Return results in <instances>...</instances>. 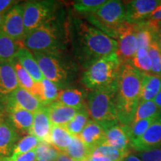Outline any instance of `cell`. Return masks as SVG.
<instances>
[{
  "mask_svg": "<svg viewBox=\"0 0 161 161\" xmlns=\"http://www.w3.org/2000/svg\"><path fill=\"white\" fill-rule=\"evenodd\" d=\"M73 42L75 55L86 69L96 60L116 52L118 49L116 40L80 20L75 22Z\"/></svg>",
  "mask_w": 161,
  "mask_h": 161,
  "instance_id": "obj_1",
  "label": "cell"
},
{
  "mask_svg": "<svg viewBox=\"0 0 161 161\" xmlns=\"http://www.w3.org/2000/svg\"><path fill=\"white\" fill-rule=\"evenodd\" d=\"M142 72L130 63L122 64L117 78L116 109L118 122L122 125L132 123L140 96Z\"/></svg>",
  "mask_w": 161,
  "mask_h": 161,
  "instance_id": "obj_2",
  "label": "cell"
},
{
  "mask_svg": "<svg viewBox=\"0 0 161 161\" xmlns=\"http://www.w3.org/2000/svg\"><path fill=\"white\" fill-rule=\"evenodd\" d=\"M116 90L117 80L104 87L91 90L86 96L90 117L103 128L119 122L116 109Z\"/></svg>",
  "mask_w": 161,
  "mask_h": 161,
  "instance_id": "obj_3",
  "label": "cell"
},
{
  "mask_svg": "<svg viewBox=\"0 0 161 161\" xmlns=\"http://www.w3.org/2000/svg\"><path fill=\"white\" fill-rule=\"evenodd\" d=\"M122 63L117 53L105 56L96 60L85 70L82 83L91 90L104 87L117 80Z\"/></svg>",
  "mask_w": 161,
  "mask_h": 161,
  "instance_id": "obj_4",
  "label": "cell"
},
{
  "mask_svg": "<svg viewBox=\"0 0 161 161\" xmlns=\"http://www.w3.org/2000/svg\"><path fill=\"white\" fill-rule=\"evenodd\" d=\"M87 20L115 40L116 29L126 22L125 5L119 0H108L97 11L89 14Z\"/></svg>",
  "mask_w": 161,
  "mask_h": 161,
  "instance_id": "obj_5",
  "label": "cell"
},
{
  "mask_svg": "<svg viewBox=\"0 0 161 161\" xmlns=\"http://www.w3.org/2000/svg\"><path fill=\"white\" fill-rule=\"evenodd\" d=\"M23 46L30 52H45L57 55L60 47L59 33L50 22L26 34Z\"/></svg>",
  "mask_w": 161,
  "mask_h": 161,
  "instance_id": "obj_6",
  "label": "cell"
},
{
  "mask_svg": "<svg viewBox=\"0 0 161 161\" xmlns=\"http://www.w3.org/2000/svg\"><path fill=\"white\" fill-rule=\"evenodd\" d=\"M55 3L52 1H29L23 5L25 35L51 19Z\"/></svg>",
  "mask_w": 161,
  "mask_h": 161,
  "instance_id": "obj_7",
  "label": "cell"
},
{
  "mask_svg": "<svg viewBox=\"0 0 161 161\" xmlns=\"http://www.w3.org/2000/svg\"><path fill=\"white\" fill-rule=\"evenodd\" d=\"M44 78L57 85L65 84L68 79V72L58 60L57 55L45 52H33Z\"/></svg>",
  "mask_w": 161,
  "mask_h": 161,
  "instance_id": "obj_8",
  "label": "cell"
},
{
  "mask_svg": "<svg viewBox=\"0 0 161 161\" xmlns=\"http://www.w3.org/2000/svg\"><path fill=\"white\" fill-rule=\"evenodd\" d=\"M116 34L118 43L116 53L121 63H130L138 49L134 25L125 22L116 29Z\"/></svg>",
  "mask_w": 161,
  "mask_h": 161,
  "instance_id": "obj_9",
  "label": "cell"
},
{
  "mask_svg": "<svg viewBox=\"0 0 161 161\" xmlns=\"http://www.w3.org/2000/svg\"><path fill=\"white\" fill-rule=\"evenodd\" d=\"M0 29L11 39L23 44L25 36L23 5H16L5 14Z\"/></svg>",
  "mask_w": 161,
  "mask_h": 161,
  "instance_id": "obj_10",
  "label": "cell"
},
{
  "mask_svg": "<svg viewBox=\"0 0 161 161\" xmlns=\"http://www.w3.org/2000/svg\"><path fill=\"white\" fill-rule=\"evenodd\" d=\"M161 3L160 0H134L129 1L125 5L126 22L138 24L146 22Z\"/></svg>",
  "mask_w": 161,
  "mask_h": 161,
  "instance_id": "obj_11",
  "label": "cell"
},
{
  "mask_svg": "<svg viewBox=\"0 0 161 161\" xmlns=\"http://www.w3.org/2000/svg\"><path fill=\"white\" fill-rule=\"evenodd\" d=\"M130 146L137 152L161 146V118L153 122L140 137L130 142Z\"/></svg>",
  "mask_w": 161,
  "mask_h": 161,
  "instance_id": "obj_12",
  "label": "cell"
},
{
  "mask_svg": "<svg viewBox=\"0 0 161 161\" xmlns=\"http://www.w3.org/2000/svg\"><path fill=\"white\" fill-rule=\"evenodd\" d=\"M7 107H15L35 114L45 106L35 96L19 86L7 96Z\"/></svg>",
  "mask_w": 161,
  "mask_h": 161,
  "instance_id": "obj_13",
  "label": "cell"
},
{
  "mask_svg": "<svg viewBox=\"0 0 161 161\" xmlns=\"http://www.w3.org/2000/svg\"><path fill=\"white\" fill-rule=\"evenodd\" d=\"M105 132V142L116 149L125 154L128 153L130 140L128 136V126L122 125L119 122L115 123L104 128Z\"/></svg>",
  "mask_w": 161,
  "mask_h": 161,
  "instance_id": "obj_14",
  "label": "cell"
},
{
  "mask_svg": "<svg viewBox=\"0 0 161 161\" xmlns=\"http://www.w3.org/2000/svg\"><path fill=\"white\" fill-rule=\"evenodd\" d=\"M52 125L50 122L46 106L34 114L33 123L29 134L37 137L40 142L50 144V134Z\"/></svg>",
  "mask_w": 161,
  "mask_h": 161,
  "instance_id": "obj_15",
  "label": "cell"
},
{
  "mask_svg": "<svg viewBox=\"0 0 161 161\" xmlns=\"http://www.w3.org/2000/svg\"><path fill=\"white\" fill-rule=\"evenodd\" d=\"M19 136L8 119H3L0 125V158L12 155Z\"/></svg>",
  "mask_w": 161,
  "mask_h": 161,
  "instance_id": "obj_16",
  "label": "cell"
},
{
  "mask_svg": "<svg viewBox=\"0 0 161 161\" xmlns=\"http://www.w3.org/2000/svg\"><path fill=\"white\" fill-rule=\"evenodd\" d=\"M78 136L91 152L105 142V132L103 127L92 119L88 121Z\"/></svg>",
  "mask_w": 161,
  "mask_h": 161,
  "instance_id": "obj_17",
  "label": "cell"
},
{
  "mask_svg": "<svg viewBox=\"0 0 161 161\" xmlns=\"http://www.w3.org/2000/svg\"><path fill=\"white\" fill-rule=\"evenodd\" d=\"M11 61L14 67L19 87L23 88L26 91L30 92L43 104V95H42L40 83H37L32 78L31 76L21 66V64H19L17 58H14Z\"/></svg>",
  "mask_w": 161,
  "mask_h": 161,
  "instance_id": "obj_18",
  "label": "cell"
},
{
  "mask_svg": "<svg viewBox=\"0 0 161 161\" xmlns=\"http://www.w3.org/2000/svg\"><path fill=\"white\" fill-rule=\"evenodd\" d=\"M11 60L0 63V95L8 96L19 87Z\"/></svg>",
  "mask_w": 161,
  "mask_h": 161,
  "instance_id": "obj_19",
  "label": "cell"
},
{
  "mask_svg": "<svg viewBox=\"0 0 161 161\" xmlns=\"http://www.w3.org/2000/svg\"><path fill=\"white\" fill-rule=\"evenodd\" d=\"M52 125L65 127L78 111V109L65 106L55 102L46 106Z\"/></svg>",
  "mask_w": 161,
  "mask_h": 161,
  "instance_id": "obj_20",
  "label": "cell"
},
{
  "mask_svg": "<svg viewBox=\"0 0 161 161\" xmlns=\"http://www.w3.org/2000/svg\"><path fill=\"white\" fill-rule=\"evenodd\" d=\"M8 120L17 131L29 134L34 119V114L15 107L8 108Z\"/></svg>",
  "mask_w": 161,
  "mask_h": 161,
  "instance_id": "obj_21",
  "label": "cell"
},
{
  "mask_svg": "<svg viewBox=\"0 0 161 161\" xmlns=\"http://www.w3.org/2000/svg\"><path fill=\"white\" fill-rule=\"evenodd\" d=\"M15 58L36 82H41V80L43 79V74L40 71L39 65L31 52L23 46L18 51Z\"/></svg>",
  "mask_w": 161,
  "mask_h": 161,
  "instance_id": "obj_22",
  "label": "cell"
},
{
  "mask_svg": "<svg viewBox=\"0 0 161 161\" xmlns=\"http://www.w3.org/2000/svg\"><path fill=\"white\" fill-rule=\"evenodd\" d=\"M161 90V78L152 74L142 73L139 103L154 101Z\"/></svg>",
  "mask_w": 161,
  "mask_h": 161,
  "instance_id": "obj_23",
  "label": "cell"
},
{
  "mask_svg": "<svg viewBox=\"0 0 161 161\" xmlns=\"http://www.w3.org/2000/svg\"><path fill=\"white\" fill-rule=\"evenodd\" d=\"M85 92L79 89L69 88L61 90L57 100L64 105L79 110L84 107Z\"/></svg>",
  "mask_w": 161,
  "mask_h": 161,
  "instance_id": "obj_24",
  "label": "cell"
},
{
  "mask_svg": "<svg viewBox=\"0 0 161 161\" xmlns=\"http://www.w3.org/2000/svg\"><path fill=\"white\" fill-rule=\"evenodd\" d=\"M23 46L21 43L11 39L0 29V63L13 60Z\"/></svg>",
  "mask_w": 161,
  "mask_h": 161,
  "instance_id": "obj_25",
  "label": "cell"
},
{
  "mask_svg": "<svg viewBox=\"0 0 161 161\" xmlns=\"http://www.w3.org/2000/svg\"><path fill=\"white\" fill-rule=\"evenodd\" d=\"M72 140V136L64 126L52 125L50 134V144L59 152H65Z\"/></svg>",
  "mask_w": 161,
  "mask_h": 161,
  "instance_id": "obj_26",
  "label": "cell"
},
{
  "mask_svg": "<svg viewBox=\"0 0 161 161\" xmlns=\"http://www.w3.org/2000/svg\"><path fill=\"white\" fill-rule=\"evenodd\" d=\"M65 153L73 161H83L89 159L91 151L85 146L79 136H73Z\"/></svg>",
  "mask_w": 161,
  "mask_h": 161,
  "instance_id": "obj_27",
  "label": "cell"
},
{
  "mask_svg": "<svg viewBox=\"0 0 161 161\" xmlns=\"http://www.w3.org/2000/svg\"><path fill=\"white\" fill-rule=\"evenodd\" d=\"M89 112L85 107L78 110L74 118L65 126L68 132L73 136H78L89 121Z\"/></svg>",
  "mask_w": 161,
  "mask_h": 161,
  "instance_id": "obj_28",
  "label": "cell"
},
{
  "mask_svg": "<svg viewBox=\"0 0 161 161\" xmlns=\"http://www.w3.org/2000/svg\"><path fill=\"white\" fill-rule=\"evenodd\" d=\"M160 118H161V113L158 115L152 116V117L140 120L128 125V136H129L130 143L132 141L140 137L146 131V130L149 128L151 125Z\"/></svg>",
  "mask_w": 161,
  "mask_h": 161,
  "instance_id": "obj_29",
  "label": "cell"
},
{
  "mask_svg": "<svg viewBox=\"0 0 161 161\" xmlns=\"http://www.w3.org/2000/svg\"><path fill=\"white\" fill-rule=\"evenodd\" d=\"M40 86L43 95V105L48 106L50 104L57 102L60 92L61 91L57 84L43 78L40 82Z\"/></svg>",
  "mask_w": 161,
  "mask_h": 161,
  "instance_id": "obj_30",
  "label": "cell"
},
{
  "mask_svg": "<svg viewBox=\"0 0 161 161\" xmlns=\"http://www.w3.org/2000/svg\"><path fill=\"white\" fill-rule=\"evenodd\" d=\"M161 113L154 101H148V102H140L136 108L135 115L132 123L138 122V121L152 117L158 115Z\"/></svg>",
  "mask_w": 161,
  "mask_h": 161,
  "instance_id": "obj_31",
  "label": "cell"
},
{
  "mask_svg": "<svg viewBox=\"0 0 161 161\" xmlns=\"http://www.w3.org/2000/svg\"><path fill=\"white\" fill-rule=\"evenodd\" d=\"M130 64L134 68L142 73L151 74L152 63L148 51L145 49H138L132 58Z\"/></svg>",
  "mask_w": 161,
  "mask_h": 161,
  "instance_id": "obj_32",
  "label": "cell"
},
{
  "mask_svg": "<svg viewBox=\"0 0 161 161\" xmlns=\"http://www.w3.org/2000/svg\"><path fill=\"white\" fill-rule=\"evenodd\" d=\"M40 142V140L36 136L29 134L18 141L14 148L12 155H20L35 150Z\"/></svg>",
  "mask_w": 161,
  "mask_h": 161,
  "instance_id": "obj_33",
  "label": "cell"
},
{
  "mask_svg": "<svg viewBox=\"0 0 161 161\" xmlns=\"http://www.w3.org/2000/svg\"><path fill=\"white\" fill-rule=\"evenodd\" d=\"M91 154H99L105 158L110 159L111 161H119L123 160L128 154H125L121 151L116 149L110 145L104 143L98 146L95 149L92 151Z\"/></svg>",
  "mask_w": 161,
  "mask_h": 161,
  "instance_id": "obj_34",
  "label": "cell"
},
{
  "mask_svg": "<svg viewBox=\"0 0 161 161\" xmlns=\"http://www.w3.org/2000/svg\"><path fill=\"white\" fill-rule=\"evenodd\" d=\"M35 152L37 160L45 161H55L60 152L52 145L47 142H40Z\"/></svg>",
  "mask_w": 161,
  "mask_h": 161,
  "instance_id": "obj_35",
  "label": "cell"
},
{
  "mask_svg": "<svg viewBox=\"0 0 161 161\" xmlns=\"http://www.w3.org/2000/svg\"><path fill=\"white\" fill-rule=\"evenodd\" d=\"M106 0H78L73 3L76 11L82 14L93 13L106 3Z\"/></svg>",
  "mask_w": 161,
  "mask_h": 161,
  "instance_id": "obj_36",
  "label": "cell"
},
{
  "mask_svg": "<svg viewBox=\"0 0 161 161\" xmlns=\"http://www.w3.org/2000/svg\"><path fill=\"white\" fill-rule=\"evenodd\" d=\"M148 51L152 63L151 74L161 78V50L154 40Z\"/></svg>",
  "mask_w": 161,
  "mask_h": 161,
  "instance_id": "obj_37",
  "label": "cell"
},
{
  "mask_svg": "<svg viewBox=\"0 0 161 161\" xmlns=\"http://www.w3.org/2000/svg\"><path fill=\"white\" fill-rule=\"evenodd\" d=\"M137 157L142 161H161V146L138 152Z\"/></svg>",
  "mask_w": 161,
  "mask_h": 161,
  "instance_id": "obj_38",
  "label": "cell"
},
{
  "mask_svg": "<svg viewBox=\"0 0 161 161\" xmlns=\"http://www.w3.org/2000/svg\"><path fill=\"white\" fill-rule=\"evenodd\" d=\"M37 157L35 150L20 155H11L7 158H0V161H36Z\"/></svg>",
  "mask_w": 161,
  "mask_h": 161,
  "instance_id": "obj_39",
  "label": "cell"
},
{
  "mask_svg": "<svg viewBox=\"0 0 161 161\" xmlns=\"http://www.w3.org/2000/svg\"><path fill=\"white\" fill-rule=\"evenodd\" d=\"M17 1L13 0H0V14H5L11 8L17 5Z\"/></svg>",
  "mask_w": 161,
  "mask_h": 161,
  "instance_id": "obj_40",
  "label": "cell"
},
{
  "mask_svg": "<svg viewBox=\"0 0 161 161\" xmlns=\"http://www.w3.org/2000/svg\"><path fill=\"white\" fill-rule=\"evenodd\" d=\"M147 21L152 22V23L157 24L161 23V3L157 7V8L152 12V14H151Z\"/></svg>",
  "mask_w": 161,
  "mask_h": 161,
  "instance_id": "obj_41",
  "label": "cell"
},
{
  "mask_svg": "<svg viewBox=\"0 0 161 161\" xmlns=\"http://www.w3.org/2000/svg\"><path fill=\"white\" fill-rule=\"evenodd\" d=\"M158 27L155 31L154 36V40L158 44V47L161 50V24H158Z\"/></svg>",
  "mask_w": 161,
  "mask_h": 161,
  "instance_id": "obj_42",
  "label": "cell"
},
{
  "mask_svg": "<svg viewBox=\"0 0 161 161\" xmlns=\"http://www.w3.org/2000/svg\"><path fill=\"white\" fill-rule=\"evenodd\" d=\"M89 161H111L110 159L105 158V157L99 155V154H91L89 158Z\"/></svg>",
  "mask_w": 161,
  "mask_h": 161,
  "instance_id": "obj_43",
  "label": "cell"
},
{
  "mask_svg": "<svg viewBox=\"0 0 161 161\" xmlns=\"http://www.w3.org/2000/svg\"><path fill=\"white\" fill-rule=\"evenodd\" d=\"M55 161H73L65 152H60Z\"/></svg>",
  "mask_w": 161,
  "mask_h": 161,
  "instance_id": "obj_44",
  "label": "cell"
},
{
  "mask_svg": "<svg viewBox=\"0 0 161 161\" xmlns=\"http://www.w3.org/2000/svg\"><path fill=\"white\" fill-rule=\"evenodd\" d=\"M123 161H142L137 156L134 155V154H128L125 158L123 159Z\"/></svg>",
  "mask_w": 161,
  "mask_h": 161,
  "instance_id": "obj_45",
  "label": "cell"
},
{
  "mask_svg": "<svg viewBox=\"0 0 161 161\" xmlns=\"http://www.w3.org/2000/svg\"><path fill=\"white\" fill-rule=\"evenodd\" d=\"M154 102H155V104L158 107L159 109L161 110V90L158 95H157L155 98L154 99Z\"/></svg>",
  "mask_w": 161,
  "mask_h": 161,
  "instance_id": "obj_46",
  "label": "cell"
},
{
  "mask_svg": "<svg viewBox=\"0 0 161 161\" xmlns=\"http://www.w3.org/2000/svg\"><path fill=\"white\" fill-rule=\"evenodd\" d=\"M5 14H0V28H1L2 24L3 23L4 18H5Z\"/></svg>",
  "mask_w": 161,
  "mask_h": 161,
  "instance_id": "obj_47",
  "label": "cell"
},
{
  "mask_svg": "<svg viewBox=\"0 0 161 161\" xmlns=\"http://www.w3.org/2000/svg\"><path fill=\"white\" fill-rule=\"evenodd\" d=\"M3 119H4V117H3V114H2L1 113H0V125H1V123H2V121H3Z\"/></svg>",
  "mask_w": 161,
  "mask_h": 161,
  "instance_id": "obj_48",
  "label": "cell"
},
{
  "mask_svg": "<svg viewBox=\"0 0 161 161\" xmlns=\"http://www.w3.org/2000/svg\"><path fill=\"white\" fill-rule=\"evenodd\" d=\"M36 161H45V160H37Z\"/></svg>",
  "mask_w": 161,
  "mask_h": 161,
  "instance_id": "obj_49",
  "label": "cell"
},
{
  "mask_svg": "<svg viewBox=\"0 0 161 161\" xmlns=\"http://www.w3.org/2000/svg\"><path fill=\"white\" fill-rule=\"evenodd\" d=\"M83 161H89V160H83Z\"/></svg>",
  "mask_w": 161,
  "mask_h": 161,
  "instance_id": "obj_50",
  "label": "cell"
},
{
  "mask_svg": "<svg viewBox=\"0 0 161 161\" xmlns=\"http://www.w3.org/2000/svg\"><path fill=\"white\" fill-rule=\"evenodd\" d=\"M119 161H123V160H119Z\"/></svg>",
  "mask_w": 161,
  "mask_h": 161,
  "instance_id": "obj_51",
  "label": "cell"
}]
</instances>
